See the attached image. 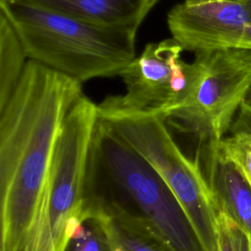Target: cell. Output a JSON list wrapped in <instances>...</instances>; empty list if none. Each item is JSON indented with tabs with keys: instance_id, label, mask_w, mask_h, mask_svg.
<instances>
[{
	"instance_id": "obj_2",
	"label": "cell",
	"mask_w": 251,
	"mask_h": 251,
	"mask_svg": "<svg viewBox=\"0 0 251 251\" xmlns=\"http://www.w3.org/2000/svg\"><path fill=\"white\" fill-rule=\"evenodd\" d=\"M81 213L132 220L150 227L176 251H204L185 211L159 174L98 118Z\"/></svg>"
},
{
	"instance_id": "obj_15",
	"label": "cell",
	"mask_w": 251,
	"mask_h": 251,
	"mask_svg": "<svg viewBox=\"0 0 251 251\" xmlns=\"http://www.w3.org/2000/svg\"><path fill=\"white\" fill-rule=\"evenodd\" d=\"M218 251H251V238L233 221L218 211Z\"/></svg>"
},
{
	"instance_id": "obj_11",
	"label": "cell",
	"mask_w": 251,
	"mask_h": 251,
	"mask_svg": "<svg viewBox=\"0 0 251 251\" xmlns=\"http://www.w3.org/2000/svg\"><path fill=\"white\" fill-rule=\"evenodd\" d=\"M107 228L114 251H176L147 226L116 216H98Z\"/></svg>"
},
{
	"instance_id": "obj_10",
	"label": "cell",
	"mask_w": 251,
	"mask_h": 251,
	"mask_svg": "<svg viewBox=\"0 0 251 251\" xmlns=\"http://www.w3.org/2000/svg\"><path fill=\"white\" fill-rule=\"evenodd\" d=\"M75 19L136 34L159 0H18Z\"/></svg>"
},
{
	"instance_id": "obj_13",
	"label": "cell",
	"mask_w": 251,
	"mask_h": 251,
	"mask_svg": "<svg viewBox=\"0 0 251 251\" xmlns=\"http://www.w3.org/2000/svg\"><path fill=\"white\" fill-rule=\"evenodd\" d=\"M63 251H114L103 220L98 216H80L72 224Z\"/></svg>"
},
{
	"instance_id": "obj_9",
	"label": "cell",
	"mask_w": 251,
	"mask_h": 251,
	"mask_svg": "<svg viewBox=\"0 0 251 251\" xmlns=\"http://www.w3.org/2000/svg\"><path fill=\"white\" fill-rule=\"evenodd\" d=\"M197 155L218 211L233 221L251 238V186L220 148L219 141L199 144Z\"/></svg>"
},
{
	"instance_id": "obj_17",
	"label": "cell",
	"mask_w": 251,
	"mask_h": 251,
	"mask_svg": "<svg viewBox=\"0 0 251 251\" xmlns=\"http://www.w3.org/2000/svg\"><path fill=\"white\" fill-rule=\"evenodd\" d=\"M238 48H248V49H251V23L245 27L243 38H242Z\"/></svg>"
},
{
	"instance_id": "obj_1",
	"label": "cell",
	"mask_w": 251,
	"mask_h": 251,
	"mask_svg": "<svg viewBox=\"0 0 251 251\" xmlns=\"http://www.w3.org/2000/svg\"><path fill=\"white\" fill-rule=\"evenodd\" d=\"M81 82L29 60L0 107V251H22Z\"/></svg>"
},
{
	"instance_id": "obj_4",
	"label": "cell",
	"mask_w": 251,
	"mask_h": 251,
	"mask_svg": "<svg viewBox=\"0 0 251 251\" xmlns=\"http://www.w3.org/2000/svg\"><path fill=\"white\" fill-rule=\"evenodd\" d=\"M97 118L159 174L185 211L204 251H218V208L201 162L182 153L165 117L127 108L117 95L97 105Z\"/></svg>"
},
{
	"instance_id": "obj_20",
	"label": "cell",
	"mask_w": 251,
	"mask_h": 251,
	"mask_svg": "<svg viewBox=\"0 0 251 251\" xmlns=\"http://www.w3.org/2000/svg\"><path fill=\"white\" fill-rule=\"evenodd\" d=\"M185 1H203V0H185ZM234 1H246V0H234Z\"/></svg>"
},
{
	"instance_id": "obj_14",
	"label": "cell",
	"mask_w": 251,
	"mask_h": 251,
	"mask_svg": "<svg viewBox=\"0 0 251 251\" xmlns=\"http://www.w3.org/2000/svg\"><path fill=\"white\" fill-rule=\"evenodd\" d=\"M220 148L251 186V132L244 129H230L220 140Z\"/></svg>"
},
{
	"instance_id": "obj_19",
	"label": "cell",
	"mask_w": 251,
	"mask_h": 251,
	"mask_svg": "<svg viewBox=\"0 0 251 251\" xmlns=\"http://www.w3.org/2000/svg\"><path fill=\"white\" fill-rule=\"evenodd\" d=\"M244 2H245L246 6H247V8H248V10H249L250 18H251V0H246V1H244Z\"/></svg>"
},
{
	"instance_id": "obj_7",
	"label": "cell",
	"mask_w": 251,
	"mask_h": 251,
	"mask_svg": "<svg viewBox=\"0 0 251 251\" xmlns=\"http://www.w3.org/2000/svg\"><path fill=\"white\" fill-rule=\"evenodd\" d=\"M179 43L173 37L148 43L121 73L126 93L118 95L127 108L162 114L178 106L191 91L201 71L195 55L192 62L182 59Z\"/></svg>"
},
{
	"instance_id": "obj_6",
	"label": "cell",
	"mask_w": 251,
	"mask_h": 251,
	"mask_svg": "<svg viewBox=\"0 0 251 251\" xmlns=\"http://www.w3.org/2000/svg\"><path fill=\"white\" fill-rule=\"evenodd\" d=\"M200 74L188 95L166 114L168 125L194 135L199 144L218 141L251 90V49L230 48L196 53Z\"/></svg>"
},
{
	"instance_id": "obj_5",
	"label": "cell",
	"mask_w": 251,
	"mask_h": 251,
	"mask_svg": "<svg viewBox=\"0 0 251 251\" xmlns=\"http://www.w3.org/2000/svg\"><path fill=\"white\" fill-rule=\"evenodd\" d=\"M97 105L83 93L67 113L37 212L22 251H63L68 228L80 215Z\"/></svg>"
},
{
	"instance_id": "obj_16",
	"label": "cell",
	"mask_w": 251,
	"mask_h": 251,
	"mask_svg": "<svg viewBox=\"0 0 251 251\" xmlns=\"http://www.w3.org/2000/svg\"><path fill=\"white\" fill-rule=\"evenodd\" d=\"M230 129H244L251 132V106L247 105L245 102L240 106Z\"/></svg>"
},
{
	"instance_id": "obj_8",
	"label": "cell",
	"mask_w": 251,
	"mask_h": 251,
	"mask_svg": "<svg viewBox=\"0 0 251 251\" xmlns=\"http://www.w3.org/2000/svg\"><path fill=\"white\" fill-rule=\"evenodd\" d=\"M167 23L182 50L196 54L238 48L251 18L243 1L184 0L172 7Z\"/></svg>"
},
{
	"instance_id": "obj_18",
	"label": "cell",
	"mask_w": 251,
	"mask_h": 251,
	"mask_svg": "<svg viewBox=\"0 0 251 251\" xmlns=\"http://www.w3.org/2000/svg\"><path fill=\"white\" fill-rule=\"evenodd\" d=\"M244 102H245L247 105L251 106V90L249 91V93H248V95H247V97H246V99H245Z\"/></svg>"
},
{
	"instance_id": "obj_12",
	"label": "cell",
	"mask_w": 251,
	"mask_h": 251,
	"mask_svg": "<svg viewBox=\"0 0 251 251\" xmlns=\"http://www.w3.org/2000/svg\"><path fill=\"white\" fill-rule=\"evenodd\" d=\"M28 58L16 30L0 13V107L22 77Z\"/></svg>"
},
{
	"instance_id": "obj_3",
	"label": "cell",
	"mask_w": 251,
	"mask_h": 251,
	"mask_svg": "<svg viewBox=\"0 0 251 251\" xmlns=\"http://www.w3.org/2000/svg\"><path fill=\"white\" fill-rule=\"evenodd\" d=\"M0 13L16 30L29 60L81 83L120 75L135 58L134 33L18 0H0Z\"/></svg>"
}]
</instances>
